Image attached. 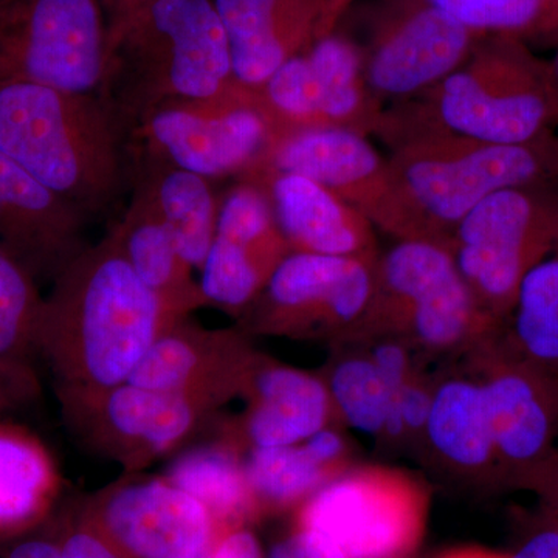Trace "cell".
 I'll return each mask as SVG.
<instances>
[{
  "label": "cell",
  "mask_w": 558,
  "mask_h": 558,
  "mask_svg": "<svg viewBox=\"0 0 558 558\" xmlns=\"http://www.w3.org/2000/svg\"><path fill=\"white\" fill-rule=\"evenodd\" d=\"M178 319L140 281L110 229L53 279L40 311L36 352L61 391H100L128 381Z\"/></svg>",
  "instance_id": "1"
},
{
  "label": "cell",
  "mask_w": 558,
  "mask_h": 558,
  "mask_svg": "<svg viewBox=\"0 0 558 558\" xmlns=\"http://www.w3.org/2000/svg\"><path fill=\"white\" fill-rule=\"evenodd\" d=\"M0 153L89 218L134 180V132L97 94L0 83Z\"/></svg>",
  "instance_id": "2"
},
{
  "label": "cell",
  "mask_w": 558,
  "mask_h": 558,
  "mask_svg": "<svg viewBox=\"0 0 558 558\" xmlns=\"http://www.w3.org/2000/svg\"><path fill=\"white\" fill-rule=\"evenodd\" d=\"M234 84L213 0H154L108 27L97 95L132 132L163 106L218 97Z\"/></svg>",
  "instance_id": "3"
},
{
  "label": "cell",
  "mask_w": 558,
  "mask_h": 558,
  "mask_svg": "<svg viewBox=\"0 0 558 558\" xmlns=\"http://www.w3.org/2000/svg\"><path fill=\"white\" fill-rule=\"evenodd\" d=\"M389 170L409 218L411 240L450 247L459 223L498 191L558 180V135L494 145L381 117Z\"/></svg>",
  "instance_id": "4"
},
{
  "label": "cell",
  "mask_w": 558,
  "mask_h": 558,
  "mask_svg": "<svg viewBox=\"0 0 558 558\" xmlns=\"http://www.w3.org/2000/svg\"><path fill=\"white\" fill-rule=\"evenodd\" d=\"M384 119L494 145H520L554 132L558 90L549 61L526 40L487 35L432 89L385 108Z\"/></svg>",
  "instance_id": "5"
},
{
  "label": "cell",
  "mask_w": 558,
  "mask_h": 558,
  "mask_svg": "<svg viewBox=\"0 0 558 558\" xmlns=\"http://www.w3.org/2000/svg\"><path fill=\"white\" fill-rule=\"evenodd\" d=\"M505 326L481 307L451 248L396 241L381 252L373 299L357 337L391 336L432 360H459Z\"/></svg>",
  "instance_id": "6"
},
{
  "label": "cell",
  "mask_w": 558,
  "mask_h": 558,
  "mask_svg": "<svg viewBox=\"0 0 558 558\" xmlns=\"http://www.w3.org/2000/svg\"><path fill=\"white\" fill-rule=\"evenodd\" d=\"M450 248L481 307L505 326L524 277L558 250V180L492 194L459 223Z\"/></svg>",
  "instance_id": "7"
},
{
  "label": "cell",
  "mask_w": 558,
  "mask_h": 558,
  "mask_svg": "<svg viewBox=\"0 0 558 558\" xmlns=\"http://www.w3.org/2000/svg\"><path fill=\"white\" fill-rule=\"evenodd\" d=\"M429 492L409 470L351 465L307 498L300 527L347 558H409L427 523Z\"/></svg>",
  "instance_id": "8"
},
{
  "label": "cell",
  "mask_w": 558,
  "mask_h": 558,
  "mask_svg": "<svg viewBox=\"0 0 558 558\" xmlns=\"http://www.w3.org/2000/svg\"><path fill=\"white\" fill-rule=\"evenodd\" d=\"M377 260L292 252L241 315L245 333L328 341L354 339L368 314Z\"/></svg>",
  "instance_id": "9"
},
{
  "label": "cell",
  "mask_w": 558,
  "mask_h": 558,
  "mask_svg": "<svg viewBox=\"0 0 558 558\" xmlns=\"http://www.w3.org/2000/svg\"><path fill=\"white\" fill-rule=\"evenodd\" d=\"M459 360L483 387L501 486L531 490L558 453V374L519 354L502 329Z\"/></svg>",
  "instance_id": "10"
},
{
  "label": "cell",
  "mask_w": 558,
  "mask_h": 558,
  "mask_svg": "<svg viewBox=\"0 0 558 558\" xmlns=\"http://www.w3.org/2000/svg\"><path fill=\"white\" fill-rule=\"evenodd\" d=\"M106 43L100 0L0 2V83L97 94Z\"/></svg>",
  "instance_id": "11"
},
{
  "label": "cell",
  "mask_w": 558,
  "mask_h": 558,
  "mask_svg": "<svg viewBox=\"0 0 558 558\" xmlns=\"http://www.w3.org/2000/svg\"><path fill=\"white\" fill-rule=\"evenodd\" d=\"M256 94L274 137L307 130L369 137L387 108L369 89L363 49L339 28L284 62Z\"/></svg>",
  "instance_id": "12"
},
{
  "label": "cell",
  "mask_w": 558,
  "mask_h": 558,
  "mask_svg": "<svg viewBox=\"0 0 558 558\" xmlns=\"http://www.w3.org/2000/svg\"><path fill=\"white\" fill-rule=\"evenodd\" d=\"M271 137L258 94L238 83L218 97L157 109L135 128L134 146L211 180L241 178L264 156Z\"/></svg>",
  "instance_id": "13"
},
{
  "label": "cell",
  "mask_w": 558,
  "mask_h": 558,
  "mask_svg": "<svg viewBox=\"0 0 558 558\" xmlns=\"http://www.w3.org/2000/svg\"><path fill=\"white\" fill-rule=\"evenodd\" d=\"M250 171L288 172L314 180L362 213L376 230L396 241L411 240L409 219L388 159L366 135L347 130L278 135Z\"/></svg>",
  "instance_id": "14"
},
{
  "label": "cell",
  "mask_w": 558,
  "mask_h": 558,
  "mask_svg": "<svg viewBox=\"0 0 558 558\" xmlns=\"http://www.w3.org/2000/svg\"><path fill=\"white\" fill-rule=\"evenodd\" d=\"M483 38L428 0H395L363 49L369 89L384 105L411 100L457 70Z\"/></svg>",
  "instance_id": "15"
},
{
  "label": "cell",
  "mask_w": 558,
  "mask_h": 558,
  "mask_svg": "<svg viewBox=\"0 0 558 558\" xmlns=\"http://www.w3.org/2000/svg\"><path fill=\"white\" fill-rule=\"evenodd\" d=\"M290 253L267 194L240 180L220 201L215 240L201 269L202 292L208 304L241 317Z\"/></svg>",
  "instance_id": "16"
},
{
  "label": "cell",
  "mask_w": 558,
  "mask_h": 558,
  "mask_svg": "<svg viewBox=\"0 0 558 558\" xmlns=\"http://www.w3.org/2000/svg\"><path fill=\"white\" fill-rule=\"evenodd\" d=\"M247 337L242 329L208 330L179 318L154 341L128 381L213 409L244 396L260 355Z\"/></svg>",
  "instance_id": "17"
},
{
  "label": "cell",
  "mask_w": 558,
  "mask_h": 558,
  "mask_svg": "<svg viewBox=\"0 0 558 558\" xmlns=\"http://www.w3.org/2000/svg\"><path fill=\"white\" fill-rule=\"evenodd\" d=\"M241 86L258 92L284 62L339 28L336 0H213Z\"/></svg>",
  "instance_id": "18"
},
{
  "label": "cell",
  "mask_w": 558,
  "mask_h": 558,
  "mask_svg": "<svg viewBox=\"0 0 558 558\" xmlns=\"http://www.w3.org/2000/svg\"><path fill=\"white\" fill-rule=\"evenodd\" d=\"M61 398L70 421L87 422L98 446L134 462L179 446L208 410L186 396L131 381L100 391H61Z\"/></svg>",
  "instance_id": "19"
},
{
  "label": "cell",
  "mask_w": 558,
  "mask_h": 558,
  "mask_svg": "<svg viewBox=\"0 0 558 558\" xmlns=\"http://www.w3.org/2000/svg\"><path fill=\"white\" fill-rule=\"evenodd\" d=\"M89 216L0 153V250L36 279H54L83 252Z\"/></svg>",
  "instance_id": "20"
},
{
  "label": "cell",
  "mask_w": 558,
  "mask_h": 558,
  "mask_svg": "<svg viewBox=\"0 0 558 558\" xmlns=\"http://www.w3.org/2000/svg\"><path fill=\"white\" fill-rule=\"evenodd\" d=\"M240 180L255 183L267 194L292 252L379 259L376 227L314 180L274 171H250Z\"/></svg>",
  "instance_id": "21"
},
{
  "label": "cell",
  "mask_w": 558,
  "mask_h": 558,
  "mask_svg": "<svg viewBox=\"0 0 558 558\" xmlns=\"http://www.w3.org/2000/svg\"><path fill=\"white\" fill-rule=\"evenodd\" d=\"M421 450L447 475L501 487L483 387L461 360L436 374Z\"/></svg>",
  "instance_id": "22"
},
{
  "label": "cell",
  "mask_w": 558,
  "mask_h": 558,
  "mask_svg": "<svg viewBox=\"0 0 558 558\" xmlns=\"http://www.w3.org/2000/svg\"><path fill=\"white\" fill-rule=\"evenodd\" d=\"M105 521L138 558H202L208 546V509L170 481L120 488L106 505Z\"/></svg>",
  "instance_id": "23"
},
{
  "label": "cell",
  "mask_w": 558,
  "mask_h": 558,
  "mask_svg": "<svg viewBox=\"0 0 558 558\" xmlns=\"http://www.w3.org/2000/svg\"><path fill=\"white\" fill-rule=\"evenodd\" d=\"M242 436L252 449L303 442L337 422L322 376L292 368L260 354L250 374Z\"/></svg>",
  "instance_id": "24"
},
{
  "label": "cell",
  "mask_w": 558,
  "mask_h": 558,
  "mask_svg": "<svg viewBox=\"0 0 558 558\" xmlns=\"http://www.w3.org/2000/svg\"><path fill=\"white\" fill-rule=\"evenodd\" d=\"M112 229L135 275L168 314L183 318L191 311L207 306L201 282L193 277V267L180 255L145 191L132 185L130 202Z\"/></svg>",
  "instance_id": "25"
},
{
  "label": "cell",
  "mask_w": 558,
  "mask_h": 558,
  "mask_svg": "<svg viewBox=\"0 0 558 558\" xmlns=\"http://www.w3.org/2000/svg\"><path fill=\"white\" fill-rule=\"evenodd\" d=\"M244 464L255 498L270 505L310 498L354 465L340 424L329 425L293 446L252 449Z\"/></svg>",
  "instance_id": "26"
},
{
  "label": "cell",
  "mask_w": 558,
  "mask_h": 558,
  "mask_svg": "<svg viewBox=\"0 0 558 558\" xmlns=\"http://www.w3.org/2000/svg\"><path fill=\"white\" fill-rule=\"evenodd\" d=\"M132 185L148 194L180 255L201 270L215 240L220 207L209 179L135 150Z\"/></svg>",
  "instance_id": "27"
},
{
  "label": "cell",
  "mask_w": 558,
  "mask_h": 558,
  "mask_svg": "<svg viewBox=\"0 0 558 558\" xmlns=\"http://www.w3.org/2000/svg\"><path fill=\"white\" fill-rule=\"evenodd\" d=\"M341 427L381 442L391 413L392 391L359 340L332 344L323 374Z\"/></svg>",
  "instance_id": "28"
},
{
  "label": "cell",
  "mask_w": 558,
  "mask_h": 558,
  "mask_svg": "<svg viewBox=\"0 0 558 558\" xmlns=\"http://www.w3.org/2000/svg\"><path fill=\"white\" fill-rule=\"evenodd\" d=\"M57 483L49 451L27 429L0 424V529L32 520Z\"/></svg>",
  "instance_id": "29"
},
{
  "label": "cell",
  "mask_w": 558,
  "mask_h": 558,
  "mask_svg": "<svg viewBox=\"0 0 558 558\" xmlns=\"http://www.w3.org/2000/svg\"><path fill=\"white\" fill-rule=\"evenodd\" d=\"M502 333L523 357L558 374V250L524 277Z\"/></svg>",
  "instance_id": "30"
},
{
  "label": "cell",
  "mask_w": 558,
  "mask_h": 558,
  "mask_svg": "<svg viewBox=\"0 0 558 558\" xmlns=\"http://www.w3.org/2000/svg\"><path fill=\"white\" fill-rule=\"evenodd\" d=\"M168 475L171 484L218 515H244L256 501L244 461L233 447L190 451L172 464Z\"/></svg>",
  "instance_id": "31"
},
{
  "label": "cell",
  "mask_w": 558,
  "mask_h": 558,
  "mask_svg": "<svg viewBox=\"0 0 558 558\" xmlns=\"http://www.w3.org/2000/svg\"><path fill=\"white\" fill-rule=\"evenodd\" d=\"M43 303L38 279L0 250V368L31 377Z\"/></svg>",
  "instance_id": "32"
},
{
  "label": "cell",
  "mask_w": 558,
  "mask_h": 558,
  "mask_svg": "<svg viewBox=\"0 0 558 558\" xmlns=\"http://www.w3.org/2000/svg\"><path fill=\"white\" fill-rule=\"evenodd\" d=\"M480 35L558 40V0H428Z\"/></svg>",
  "instance_id": "33"
},
{
  "label": "cell",
  "mask_w": 558,
  "mask_h": 558,
  "mask_svg": "<svg viewBox=\"0 0 558 558\" xmlns=\"http://www.w3.org/2000/svg\"><path fill=\"white\" fill-rule=\"evenodd\" d=\"M506 558H558V524L546 513L545 523L529 532Z\"/></svg>",
  "instance_id": "34"
},
{
  "label": "cell",
  "mask_w": 558,
  "mask_h": 558,
  "mask_svg": "<svg viewBox=\"0 0 558 558\" xmlns=\"http://www.w3.org/2000/svg\"><path fill=\"white\" fill-rule=\"evenodd\" d=\"M289 545L295 558H347L332 542L310 529L300 527Z\"/></svg>",
  "instance_id": "35"
},
{
  "label": "cell",
  "mask_w": 558,
  "mask_h": 558,
  "mask_svg": "<svg viewBox=\"0 0 558 558\" xmlns=\"http://www.w3.org/2000/svg\"><path fill=\"white\" fill-rule=\"evenodd\" d=\"M531 490L537 492L546 506V513L558 524V453Z\"/></svg>",
  "instance_id": "36"
},
{
  "label": "cell",
  "mask_w": 558,
  "mask_h": 558,
  "mask_svg": "<svg viewBox=\"0 0 558 558\" xmlns=\"http://www.w3.org/2000/svg\"><path fill=\"white\" fill-rule=\"evenodd\" d=\"M62 558H119L101 542L87 534H76L68 539L61 550Z\"/></svg>",
  "instance_id": "37"
},
{
  "label": "cell",
  "mask_w": 558,
  "mask_h": 558,
  "mask_svg": "<svg viewBox=\"0 0 558 558\" xmlns=\"http://www.w3.org/2000/svg\"><path fill=\"white\" fill-rule=\"evenodd\" d=\"M211 558H260L258 542L250 532L230 535Z\"/></svg>",
  "instance_id": "38"
},
{
  "label": "cell",
  "mask_w": 558,
  "mask_h": 558,
  "mask_svg": "<svg viewBox=\"0 0 558 558\" xmlns=\"http://www.w3.org/2000/svg\"><path fill=\"white\" fill-rule=\"evenodd\" d=\"M154 0H100L109 25L126 20L132 13L148 5Z\"/></svg>",
  "instance_id": "39"
},
{
  "label": "cell",
  "mask_w": 558,
  "mask_h": 558,
  "mask_svg": "<svg viewBox=\"0 0 558 558\" xmlns=\"http://www.w3.org/2000/svg\"><path fill=\"white\" fill-rule=\"evenodd\" d=\"M31 384V377L20 376V374L0 368V410L9 407L14 398H20V391L25 388V385Z\"/></svg>",
  "instance_id": "40"
},
{
  "label": "cell",
  "mask_w": 558,
  "mask_h": 558,
  "mask_svg": "<svg viewBox=\"0 0 558 558\" xmlns=\"http://www.w3.org/2000/svg\"><path fill=\"white\" fill-rule=\"evenodd\" d=\"M9 558H62V554L50 543L32 539V542L21 543L11 550Z\"/></svg>",
  "instance_id": "41"
},
{
  "label": "cell",
  "mask_w": 558,
  "mask_h": 558,
  "mask_svg": "<svg viewBox=\"0 0 558 558\" xmlns=\"http://www.w3.org/2000/svg\"><path fill=\"white\" fill-rule=\"evenodd\" d=\"M444 558H506L505 556H499V554L488 553V550L483 549H462L457 550V553H451L449 556Z\"/></svg>",
  "instance_id": "42"
},
{
  "label": "cell",
  "mask_w": 558,
  "mask_h": 558,
  "mask_svg": "<svg viewBox=\"0 0 558 558\" xmlns=\"http://www.w3.org/2000/svg\"><path fill=\"white\" fill-rule=\"evenodd\" d=\"M270 558H295L293 557L292 549H290L289 542L279 543L271 549Z\"/></svg>",
  "instance_id": "43"
},
{
  "label": "cell",
  "mask_w": 558,
  "mask_h": 558,
  "mask_svg": "<svg viewBox=\"0 0 558 558\" xmlns=\"http://www.w3.org/2000/svg\"><path fill=\"white\" fill-rule=\"evenodd\" d=\"M550 75H553L554 84H556L558 90V50L556 57L549 61Z\"/></svg>",
  "instance_id": "44"
},
{
  "label": "cell",
  "mask_w": 558,
  "mask_h": 558,
  "mask_svg": "<svg viewBox=\"0 0 558 558\" xmlns=\"http://www.w3.org/2000/svg\"><path fill=\"white\" fill-rule=\"evenodd\" d=\"M336 2L343 3V5H347L349 9H351L352 3L357 2V0H336Z\"/></svg>",
  "instance_id": "45"
},
{
  "label": "cell",
  "mask_w": 558,
  "mask_h": 558,
  "mask_svg": "<svg viewBox=\"0 0 558 558\" xmlns=\"http://www.w3.org/2000/svg\"><path fill=\"white\" fill-rule=\"evenodd\" d=\"M0 2H3V0H0Z\"/></svg>",
  "instance_id": "46"
}]
</instances>
